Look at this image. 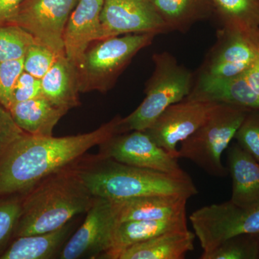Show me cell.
I'll return each instance as SVG.
<instances>
[{"label":"cell","instance_id":"277c9868","mask_svg":"<svg viewBox=\"0 0 259 259\" xmlns=\"http://www.w3.org/2000/svg\"><path fill=\"white\" fill-rule=\"evenodd\" d=\"M248 112L234 105L216 104L203 123L180 143L177 158L190 160L210 176L226 177L228 169L223 166L222 154Z\"/></svg>","mask_w":259,"mask_h":259},{"label":"cell","instance_id":"52a82bcc","mask_svg":"<svg viewBox=\"0 0 259 259\" xmlns=\"http://www.w3.org/2000/svg\"><path fill=\"white\" fill-rule=\"evenodd\" d=\"M190 220L203 250L201 257L232 237L259 234V207L245 208L231 200L201 207L191 214Z\"/></svg>","mask_w":259,"mask_h":259},{"label":"cell","instance_id":"603a6c76","mask_svg":"<svg viewBox=\"0 0 259 259\" xmlns=\"http://www.w3.org/2000/svg\"><path fill=\"white\" fill-rule=\"evenodd\" d=\"M168 31H185L214 12L211 0H148Z\"/></svg>","mask_w":259,"mask_h":259},{"label":"cell","instance_id":"836d02e7","mask_svg":"<svg viewBox=\"0 0 259 259\" xmlns=\"http://www.w3.org/2000/svg\"><path fill=\"white\" fill-rule=\"evenodd\" d=\"M244 76L250 88L259 97V35L257 42L256 55L253 62L244 73Z\"/></svg>","mask_w":259,"mask_h":259},{"label":"cell","instance_id":"4316f807","mask_svg":"<svg viewBox=\"0 0 259 259\" xmlns=\"http://www.w3.org/2000/svg\"><path fill=\"white\" fill-rule=\"evenodd\" d=\"M24 194L0 198V255L13 240L22 212Z\"/></svg>","mask_w":259,"mask_h":259},{"label":"cell","instance_id":"484cf974","mask_svg":"<svg viewBox=\"0 0 259 259\" xmlns=\"http://www.w3.org/2000/svg\"><path fill=\"white\" fill-rule=\"evenodd\" d=\"M202 259H259L258 234L232 237Z\"/></svg>","mask_w":259,"mask_h":259},{"label":"cell","instance_id":"6da1fadb","mask_svg":"<svg viewBox=\"0 0 259 259\" xmlns=\"http://www.w3.org/2000/svg\"><path fill=\"white\" fill-rule=\"evenodd\" d=\"M119 117L87 134L65 137L24 134L0 159V198L25 194L56 172L74 164L87 151L119 134Z\"/></svg>","mask_w":259,"mask_h":259},{"label":"cell","instance_id":"7a4b0ae2","mask_svg":"<svg viewBox=\"0 0 259 259\" xmlns=\"http://www.w3.org/2000/svg\"><path fill=\"white\" fill-rule=\"evenodd\" d=\"M75 163L53 174L24 194L13 239L56 231L75 216L88 212L95 197L79 177Z\"/></svg>","mask_w":259,"mask_h":259},{"label":"cell","instance_id":"7402d4cb","mask_svg":"<svg viewBox=\"0 0 259 259\" xmlns=\"http://www.w3.org/2000/svg\"><path fill=\"white\" fill-rule=\"evenodd\" d=\"M69 223L49 233L15 238L0 255V259H47L53 258L67 238Z\"/></svg>","mask_w":259,"mask_h":259},{"label":"cell","instance_id":"d4e9b609","mask_svg":"<svg viewBox=\"0 0 259 259\" xmlns=\"http://www.w3.org/2000/svg\"><path fill=\"white\" fill-rule=\"evenodd\" d=\"M35 41L28 32L18 25H0V62L24 59Z\"/></svg>","mask_w":259,"mask_h":259},{"label":"cell","instance_id":"5bb4252c","mask_svg":"<svg viewBox=\"0 0 259 259\" xmlns=\"http://www.w3.org/2000/svg\"><path fill=\"white\" fill-rule=\"evenodd\" d=\"M103 3L104 0H79L66 23L65 55L77 69L90 46L102 40L100 14Z\"/></svg>","mask_w":259,"mask_h":259},{"label":"cell","instance_id":"5b68a950","mask_svg":"<svg viewBox=\"0 0 259 259\" xmlns=\"http://www.w3.org/2000/svg\"><path fill=\"white\" fill-rule=\"evenodd\" d=\"M153 60L155 69L146 87V96L132 113L119 118V134L146 131L167 107L190 95L194 83L188 69L168 53L154 54Z\"/></svg>","mask_w":259,"mask_h":259},{"label":"cell","instance_id":"ba28073f","mask_svg":"<svg viewBox=\"0 0 259 259\" xmlns=\"http://www.w3.org/2000/svg\"><path fill=\"white\" fill-rule=\"evenodd\" d=\"M119 223L117 201L95 197L79 229L59 253V258H105L112 249Z\"/></svg>","mask_w":259,"mask_h":259},{"label":"cell","instance_id":"8992f818","mask_svg":"<svg viewBox=\"0 0 259 259\" xmlns=\"http://www.w3.org/2000/svg\"><path fill=\"white\" fill-rule=\"evenodd\" d=\"M153 33L126 34L97 40L90 45L78 67L80 93H105L141 49L151 44Z\"/></svg>","mask_w":259,"mask_h":259},{"label":"cell","instance_id":"f546056e","mask_svg":"<svg viewBox=\"0 0 259 259\" xmlns=\"http://www.w3.org/2000/svg\"><path fill=\"white\" fill-rule=\"evenodd\" d=\"M24 71V59L0 62V103L9 110L18 78Z\"/></svg>","mask_w":259,"mask_h":259},{"label":"cell","instance_id":"7c38bea8","mask_svg":"<svg viewBox=\"0 0 259 259\" xmlns=\"http://www.w3.org/2000/svg\"><path fill=\"white\" fill-rule=\"evenodd\" d=\"M216 104L182 100L167 107L145 131L158 146L178 158L177 145L197 131Z\"/></svg>","mask_w":259,"mask_h":259},{"label":"cell","instance_id":"cb8c5ba5","mask_svg":"<svg viewBox=\"0 0 259 259\" xmlns=\"http://www.w3.org/2000/svg\"><path fill=\"white\" fill-rule=\"evenodd\" d=\"M211 3L223 25L259 28V0H211Z\"/></svg>","mask_w":259,"mask_h":259},{"label":"cell","instance_id":"9c48e42d","mask_svg":"<svg viewBox=\"0 0 259 259\" xmlns=\"http://www.w3.org/2000/svg\"><path fill=\"white\" fill-rule=\"evenodd\" d=\"M79 0H23L8 24L28 32L37 42L65 55L64 33Z\"/></svg>","mask_w":259,"mask_h":259},{"label":"cell","instance_id":"1f68e13d","mask_svg":"<svg viewBox=\"0 0 259 259\" xmlns=\"http://www.w3.org/2000/svg\"><path fill=\"white\" fill-rule=\"evenodd\" d=\"M42 96L41 81L23 71L15 84L13 104ZM11 107V106H10Z\"/></svg>","mask_w":259,"mask_h":259},{"label":"cell","instance_id":"44dd1931","mask_svg":"<svg viewBox=\"0 0 259 259\" xmlns=\"http://www.w3.org/2000/svg\"><path fill=\"white\" fill-rule=\"evenodd\" d=\"M9 111L17 125L25 134L34 136H52L54 127L67 112L42 95L15 102Z\"/></svg>","mask_w":259,"mask_h":259},{"label":"cell","instance_id":"ffe728a7","mask_svg":"<svg viewBox=\"0 0 259 259\" xmlns=\"http://www.w3.org/2000/svg\"><path fill=\"white\" fill-rule=\"evenodd\" d=\"M187 228L186 214L171 218L153 221H131L120 222L116 227L112 249L105 258L115 259L124 248L171 232Z\"/></svg>","mask_w":259,"mask_h":259},{"label":"cell","instance_id":"4fadbf2b","mask_svg":"<svg viewBox=\"0 0 259 259\" xmlns=\"http://www.w3.org/2000/svg\"><path fill=\"white\" fill-rule=\"evenodd\" d=\"M100 22L102 40L123 34L168 31L148 0H104Z\"/></svg>","mask_w":259,"mask_h":259},{"label":"cell","instance_id":"30bf717a","mask_svg":"<svg viewBox=\"0 0 259 259\" xmlns=\"http://www.w3.org/2000/svg\"><path fill=\"white\" fill-rule=\"evenodd\" d=\"M100 146L99 155L102 157L175 176H189L178 158L158 146L145 131L116 134Z\"/></svg>","mask_w":259,"mask_h":259},{"label":"cell","instance_id":"ac0fdd59","mask_svg":"<svg viewBox=\"0 0 259 259\" xmlns=\"http://www.w3.org/2000/svg\"><path fill=\"white\" fill-rule=\"evenodd\" d=\"M41 81L42 95L66 112L80 105L78 69L66 58L60 56Z\"/></svg>","mask_w":259,"mask_h":259},{"label":"cell","instance_id":"d6a6232c","mask_svg":"<svg viewBox=\"0 0 259 259\" xmlns=\"http://www.w3.org/2000/svg\"><path fill=\"white\" fill-rule=\"evenodd\" d=\"M23 0H0V25L10 23Z\"/></svg>","mask_w":259,"mask_h":259},{"label":"cell","instance_id":"e0dca14e","mask_svg":"<svg viewBox=\"0 0 259 259\" xmlns=\"http://www.w3.org/2000/svg\"><path fill=\"white\" fill-rule=\"evenodd\" d=\"M188 199L182 196H144L117 201L119 223L166 219L186 214Z\"/></svg>","mask_w":259,"mask_h":259},{"label":"cell","instance_id":"83f0119b","mask_svg":"<svg viewBox=\"0 0 259 259\" xmlns=\"http://www.w3.org/2000/svg\"><path fill=\"white\" fill-rule=\"evenodd\" d=\"M59 56L49 47L35 41L24 57V71L41 79Z\"/></svg>","mask_w":259,"mask_h":259},{"label":"cell","instance_id":"d6986e66","mask_svg":"<svg viewBox=\"0 0 259 259\" xmlns=\"http://www.w3.org/2000/svg\"><path fill=\"white\" fill-rule=\"evenodd\" d=\"M195 237L189 230L164 233L124 248L115 259H184L194 250Z\"/></svg>","mask_w":259,"mask_h":259},{"label":"cell","instance_id":"9a60e30c","mask_svg":"<svg viewBox=\"0 0 259 259\" xmlns=\"http://www.w3.org/2000/svg\"><path fill=\"white\" fill-rule=\"evenodd\" d=\"M185 100L228 104L259 111V97L250 88L244 74L220 77L202 72Z\"/></svg>","mask_w":259,"mask_h":259},{"label":"cell","instance_id":"4dcf8cb0","mask_svg":"<svg viewBox=\"0 0 259 259\" xmlns=\"http://www.w3.org/2000/svg\"><path fill=\"white\" fill-rule=\"evenodd\" d=\"M25 133L15 123L8 109L0 103V159Z\"/></svg>","mask_w":259,"mask_h":259},{"label":"cell","instance_id":"f1b7e54d","mask_svg":"<svg viewBox=\"0 0 259 259\" xmlns=\"http://www.w3.org/2000/svg\"><path fill=\"white\" fill-rule=\"evenodd\" d=\"M234 139L259 163V111H248Z\"/></svg>","mask_w":259,"mask_h":259},{"label":"cell","instance_id":"e575fe53","mask_svg":"<svg viewBox=\"0 0 259 259\" xmlns=\"http://www.w3.org/2000/svg\"><path fill=\"white\" fill-rule=\"evenodd\" d=\"M258 238H259V234H258Z\"/></svg>","mask_w":259,"mask_h":259},{"label":"cell","instance_id":"8fae6325","mask_svg":"<svg viewBox=\"0 0 259 259\" xmlns=\"http://www.w3.org/2000/svg\"><path fill=\"white\" fill-rule=\"evenodd\" d=\"M258 35L259 28L243 29L223 25L202 72L220 77L244 74L254 61Z\"/></svg>","mask_w":259,"mask_h":259},{"label":"cell","instance_id":"2e32d148","mask_svg":"<svg viewBox=\"0 0 259 259\" xmlns=\"http://www.w3.org/2000/svg\"><path fill=\"white\" fill-rule=\"evenodd\" d=\"M228 171L233 182L231 201L245 208L259 207V163L238 144L229 146Z\"/></svg>","mask_w":259,"mask_h":259},{"label":"cell","instance_id":"3957f363","mask_svg":"<svg viewBox=\"0 0 259 259\" xmlns=\"http://www.w3.org/2000/svg\"><path fill=\"white\" fill-rule=\"evenodd\" d=\"M81 158L75 166L94 197L120 200L166 194L190 199L198 193L190 176H175L131 166L100 155L87 161Z\"/></svg>","mask_w":259,"mask_h":259}]
</instances>
